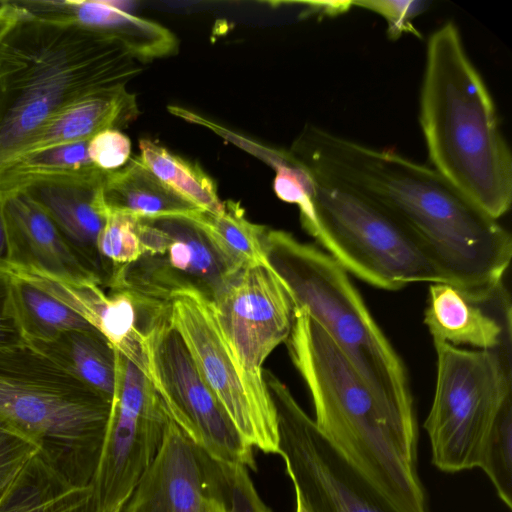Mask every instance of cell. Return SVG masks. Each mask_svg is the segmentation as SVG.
<instances>
[{
  "label": "cell",
  "mask_w": 512,
  "mask_h": 512,
  "mask_svg": "<svg viewBox=\"0 0 512 512\" xmlns=\"http://www.w3.org/2000/svg\"><path fill=\"white\" fill-rule=\"evenodd\" d=\"M292 159L308 172L352 188L394 218L449 283L502 280L512 256L509 231L434 168L309 125Z\"/></svg>",
  "instance_id": "1"
},
{
  "label": "cell",
  "mask_w": 512,
  "mask_h": 512,
  "mask_svg": "<svg viewBox=\"0 0 512 512\" xmlns=\"http://www.w3.org/2000/svg\"><path fill=\"white\" fill-rule=\"evenodd\" d=\"M285 343L327 443L396 512H430L418 473L419 432L402 425L376 400L307 312L295 311Z\"/></svg>",
  "instance_id": "2"
},
{
  "label": "cell",
  "mask_w": 512,
  "mask_h": 512,
  "mask_svg": "<svg viewBox=\"0 0 512 512\" xmlns=\"http://www.w3.org/2000/svg\"><path fill=\"white\" fill-rule=\"evenodd\" d=\"M23 11L0 38V171L61 110L142 72L119 41Z\"/></svg>",
  "instance_id": "3"
},
{
  "label": "cell",
  "mask_w": 512,
  "mask_h": 512,
  "mask_svg": "<svg viewBox=\"0 0 512 512\" xmlns=\"http://www.w3.org/2000/svg\"><path fill=\"white\" fill-rule=\"evenodd\" d=\"M419 121L434 169L492 218L506 214L512 202L510 148L452 22L428 39Z\"/></svg>",
  "instance_id": "4"
},
{
  "label": "cell",
  "mask_w": 512,
  "mask_h": 512,
  "mask_svg": "<svg viewBox=\"0 0 512 512\" xmlns=\"http://www.w3.org/2000/svg\"><path fill=\"white\" fill-rule=\"evenodd\" d=\"M263 247L295 310L307 312L326 331L397 421L418 431L406 367L346 270L328 253L286 231L267 228Z\"/></svg>",
  "instance_id": "5"
},
{
  "label": "cell",
  "mask_w": 512,
  "mask_h": 512,
  "mask_svg": "<svg viewBox=\"0 0 512 512\" xmlns=\"http://www.w3.org/2000/svg\"><path fill=\"white\" fill-rule=\"evenodd\" d=\"M111 403L30 344L0 348V421L72 485L93 481Z\"/></svg>",
  "instance_id": "6"
},
{
  "label": "cell",
  "mask_w": 512,
  "mask_h": 512,
  "mask_svg": "<svg viewBox=\"0 0 512 512\" xmlns=\"http://www.w3.org/2000/svg\"><path fill=\"white\" fill-rule=\"evenodd\" d=\"M310 174L312 215L301 224L347 273L389 291L418 282L449 283L414 238L380 206L342 183Z\"/></svg>",
  "instance_id": "7"
},
{
  "label": "cell",
  "mask_w": 512,
  "mask_h": 512,
  "mask_svg": "<svg viewBox=\"0 0 512 512\" xmlns=\"http://www.w3.org/2000/svg\"><path fill=\"white\" fill-rule=\"evenodd\" d=\"M433 343L435 392L423 425L432 463L446 473L478 468L486 439L512 400V352Z\"/></svg>",
  "instance_id": "8"
},
{
  "label": "cell",
  "mask_w": 512,
  "mask_h": 512,
  "mask_svg": "<svg viewBox=\"0 0 512 512\" xmlns=\"http://www.w3.org/2000/svg\"><path fill=\"white\" fill-rule=\"evenodd\" d=\"M141 346L142 371L172 422L211 458L255 470L253 448L202 378L180 335L170 325L169 312L143 333Z\"/></svg>",
  "instance_id": "9"
},
{
  "label": "cell",
  "mask_w": 512,
  "mask_h": 512,
  "mask_svg": "<svg viewBox=\"0 0 512 512\" xmlns=\"http://www.w3.org/2000/svg\"><path fill=\"white\" fill-rule=\"evenodd\" d=\"M169 322L243 440L264 453L278 454L277 418L269 391L253 384L238 365L214 304L197 290L180 291L171 299Z\"/></svg>",
  "instance_id": "10"
},
{
  "label": "cell",
  "mask_w": 512,
  "mask_h": 512,
  "mask_svg": "<svg viewBox=\"0 0 512 512\" xmlns=\"http://www.w3.org/2000/svg\"><path fill=\"white\" fill-rule=\"evenodd\" d=\"M278 426V454L309 512H396L323 438L288 387L263 370Z\"/></svg>",
  "instance_id": "11"
},
{
  "label": "cell",
  "mask_w": 512,
  "mask_h": 512,
  "mask_svg": "<svg viewBox=\"0 0 512 512\" xmlns=\"http://www.w3.org/2000/svg\"><path fill=\"white\" fill-rule=\"evenodd\" d=\"M117 386L91 483L101 512H121L162 445L169 416L148 377L116 349Z\"/></svg>",
  "instance_id": "12"
},
{
  "label": "cell",
  "mask_w": 512,
  "mask_h": 512,
  "mask_svg": "<svg viewBox=\"0 0 512 512\" xmlns=\"http://www.w3.org/2000/svg\"><path fill=\"white\" fill-rule=\"evenodd\" d=\"M231 351L250 381L266 388L262 365L286 342L295 320V306L286 287L269 267L241 270L213 303Z\"/></svg>",
  "instance_id": "13"
},
{
  "label": "cell",
  "mask_w": 512,
  "mask_h": 512,
  "mask_svg": "<svg viewBox=\"0 0 512 512\" xmlns=\"http://www.w3.org/2000/svg\"><path fill=\"white\" fill-rule=\"evenodd\" d=\"M153 220L169 236L163 255H142L132 265V278L145 293L170 302L180 291L194 289L214 303L237 273L206 233L187 217Z\"/></svg>",
  "instance_id": "14"
},
{
  "label": "cell",
  "mask_w": 512,
  "mask_h": 512,
  "mask_svg": "<svg viewBox=\"0 0 512 512\" xmlns=\"http://www.w3.org/2000/svg\"><path fill=\"white\" fill-rule=\"evenodd\" d=\"M424 323L433 341L512 352V304L503 279L480 285L430 284Z\"/></svg>",
  "instance_id": "15"
},
{
  "label": "cell",
  "mask_w": 512,
  "mask_h": 512,
  "mask_svg": "<svg viewBox=\"0 0 512 512\" xmlns=\"http://www.w3.org/2000/svg\"><path fill=\"white\" fill-rule=\"evenodd\" d=\"M105 173L37 180L20 187L48 215L78 261L102 288L109 287L115 273L97 247L108 216L103 199Z\"/></svg>",
  "instance_id": "16"
},
{
  "label": "cell",
  "mask_w": 512,
  "mask_h": 512,
  "mask_svg": "<svg viewBox=\"0 0 512 512\" xmlns=\"http://www.w3.org/2000/svg\"><path fill=\"white\" fill-rule=\"evenodd\" d=\"M1 193L12 274H38L98 284L52 220L23 189Z\"/></svg>",
  "instance_id": "17"
},
{
  "label": "cell",
  "mask_w": 512,
  "mask_h": 512,
  "mask_svg": "<svg viewBox=\"0 0 512 512\" xmlns=\"http://www.w3.org/2000/svg\"><path fill=\"white\" fill-rule=\"evenodd\" d=\"M201 449L169 419L155 459L121 512H203Z\"/></svg>",
  "instance_id": "18"
},
{
  "label": "cell",
  "mask_w": 512,
  "mask_h": 512,
  "mask_svg": "<svg viewBox=\"0 0 512 512\" xmlns=\"http://www.w3.org/2000/svg\"><path fill=\"white\" fill-rule=\"evenodd\" d=\"M28 14L74 24L107 35L122 43L135 59L151 61L174 54L175 35L153 21L134 16L124 2L106 0H18Z\"/></svg>",
  "instance_id": "19"
},
{
  "label": "cell",
  "mask_w": 512,
  "mask_h": 512,
  "mask_svg": "<svg viewBox=\"0 0 512 512\" xmlns=\"http://www.w3.org/2000/svg\"><path fill=\"white\" fill-rule=\"evenodd\" d=\"M138 115L136 97L127 91L126 86L89 95L52 117L35 134L21 155L90 140L101 131L126 127Z\"/></svg>",
  "instance_id": "20"
},
{
  "label": "cell",
  "mask_w": 512,
  "mask_h": 512,
  "mask_svg": "<svg viewBox=\"0 0 512 512\" xmlns=\"http://www.w3.org/2000/svg\"><path fill=\"white\" fill-rule=\"evenodd\" d=\"M103 199L108 213L137 219L192 218L201 211L159 180L139 156L105 173Z\"/></svg>",
  "instance_id": "21"
},
{
  "label": "cell",
  "mask_w": 512,
  "mask_h": 512,
  "mask_svg": "<svg viewBox=\"0 0 512 512\" xmlns=\"http://www.w3.org/2000/svg\"><path fill=\"white\" fill-rule=\"evenodd\" d=\"M0 512H101L91 486H75L38 454L0 500Z\"/></svg>",
  "instance_id": "22"
},
{
  "label": "cell",
  "mask_w": 512,
  "mask_h": 512,
  "mask_svg": "<svg viewBox=\"0 0 512 512\" xmlns=\"http://www.w3.org/2000/svg\"><path fill=\"white\" fill-rule=\"evenodd\" d=\"M30 345L112 402L117 386L116 348L98 330L66 331Z\"/></svg>",
  "instance_id": "23"
},
{
  "label": "cell",
  "mask_w": 512,
  "mask_h": 512,
  "mask_svg": "<svg viewBox=\"0 0 512 512\" xmlns=\"http://www.w3.org/2000/svg\"><path fill=\"white\" fill-rule=\"evenodd\" d=\"M206 233L218 252L236 271L268 265L263 247L267 227L250 222L238 202H224V211L201 210L190 218Z\"/></svg>",
  "instance_id": "24"
},
{
  "label": "cell",
  "mask_w": 512,
  "mask_h": 512,
  "mask_svg": "<svg viewBox=\"0 0 512 512\" xmlns=\"http://www.w3.org/2000/svg\"><path fill=\"white\" fill-rule=\"evenodd\" d=\"M17 316L28 343L46 342L63 332L94 327L70 307L28 279L13 274Z\"/></svg>",
  "instance_id": "25"
},
{
  "label": "cell",
  "mask_w": 512,
  "mask_h": 512,
  "mask_svg": "<svg viewBox=\"0 0 512 512\" xmlns=\"http://www.w3.org/2000/svg\"><path fill=\"white\" fill-rule=\"evenodd\" d=\"M139 148L142 162L176 194L201 210L214 214L224 211L214 180L197 164L149 139L140 140Z\"/></svg>",
  "instance_id": "26"
},
{
  "label": "cell",
  "mask_w": 512,
  "mask_h": 512,
  "mask_svg": "<svg viewBox=\"0 0 512 512\" xmlns=\"http://www.w3.org/2000/svg\"><path fill=\"white\" fill-rule=\"evenodd\" d=\"M88 142L57 145L21 155L0 171V192L37 180L86 176L101 171L89 158Z\"/></svg>",
  "instance_id": "27"
},
{
  "label": "cell",
  "mask_w": 512,
  "mask_h": 512,
  "mask_svg": "<svg viewBox=\"0 0 512 512\" xmlns=\"http://www.w3.org/2000/svg\"><path fill=\"white\" fill-rule=\"evenodd\" d=\"M205 495L219 500L228 512H271L258 496L247 468L211 458L201 449Z\"/></svg>",
  "instance_id": "28"
},
{
  "label": "cell",
  "mask_w": 512,
  "mask_h": 512,
  "mask_svg": "<svg viewBox=\"0 0 512 512\" xmlns=\"http://www.w3.org/2000/svg\"><path fill=\"white\" fill-rule=\"evenodd\" d=\"M499 499L512 508V400L499 413L484 444L479 467Z\"/></svg>",
  "instance_id": "29"
},
{
  "label": "cell",
  "mask_w": 512,
  "mask_h": 512,
  "mask_svg": "<svg viewBox=\"0 0 512 512\" xmlns=\"http://www.w3.org/2000/svg\"><path fill=\"white\" fill-rule=\"evenodd\" d=\"M137 218L120 213H108L99 234L97 247L101 257L111 264L115 271L137 261L141 247L136 234Z\"/></svg>",
  "instance_id": "30"
},
{
  "label": "cell",
  "mask_w": 512,
  "mask_h": 512,
  "mask_svg": "<svg viewBox=\"0 0 512 512\" xmlns=\"http://www.w3.org/2000/svg\"><path fill=\"white\" fill-rule=\"evenodd\" d=\"M273 164L276 170L273 189L277 197L296 204L300 221H306L312 215L314 182L311 174L295 162L288 152H276Z\"/></svg>",
  "instance_id": "31"
},
{
  "label": "cell",
  "mask_w": 512,
  "mask_h": 512,
  "mask_svg": "<svg viewBox=\"0 0 512 512\" xmlns=\"http://www.w3.org/2000/svg\"><path fill=\"white\" fill-rule=\"evenodd\" d=\"M38 452L36 443L0 421V500Z\"/></svg>",
  "instance_id": "32"
},
{
  "label": "cell",
  "mask_w": 512,
  "mask_h": 512,
  "mask_svg": "<svg viewBox=\"0 0 512 512\" xmlns=\"http://www.w3.org/2000/svg\"><path fill=\"white\" fill-rule=\"evenodd\" d=\"M352 5L371 10L381 15L387 22V34L391 40H397L403 34H412L421 38L413 25V19L430 5L422 0H365L352 1Z\"/></svg>",
  "instance_id": "33"
},
{
  "label": "cell",
  "mask_w": 512,
  "mask_h": 512,
  "mask_svg": "<svg viewBox=\"0 0 512 512\" xmlns=\"http://www.w3.org/2000/svg\"><path fill=\"white\" fill-rule=\"evenodd\" d=\"M96 168L111 172L122 168L131 158V141L117 129H107L93 136L87 147Z\"/></svg>",
  "instance_id": "34"
},
{
  "label": "cell",
  "mask_w": 512,
  "mask_h": 512,
  "mask_svg": "<svg viewBox=\"0 0 512 512\" xmlns=\"http://www.w3.org/2000/svg\"><path fill=\"white\" fill-rule=\"evenodd\" d=\"M29 345L14 301L13 274L0 270V348Z\"/></svg>",
  "instance_id": "35"
},
{
  "label": "cell",
  "mask_w": 512,
  "mask_h": 512,
  "mask_svg": "<svg viewBox=\"0 0 512 512\" xmlns=\"http://www.w3.org/2000/svg\"><path fill=\"white\" fill-rule=\"evenodd\" d=\"M24 11L13 1L0 3V38L23 15Z\"/></svg>",
  "instance_id": "36"
},
{
  "label": "cell",
  "mask_w": 512,
  "mask_h": 512,
  "mask_svg": "<svg viewBox=\"0 0 512 512\" xmlns=\"http://www.w3.org/2000/svg\"><path fill=\"white\" fill-rule=\"evenodd\" d=\"M0 270L5 272H11V265L9 262V248L6 226L3 215V199L2 193L0 192Z\"/></svg>",
  "instance_id": "37"
},
{
  "label": "cell",
  "mask_w": 512,
  "mask_h": 512,
  "mask_svg": "<svg viewBox=\"0 0 512 512\" xmlns=\"http://www.w3.org/2000/svg\"><path fill=\"white\" fill-rule=\"evenodd\" d=\"M203 512H228V510L219 500L205 495Z\"/></svg>",
  "instance_id": "38"
},
{
  "label": "cell",
  "mask_w": 512,
  "mask_h": 512,
  "mask_svg": "<svg viewBox=\"0 0 512 512\" xmlns=\"http://www.w3.org/2000/svg\"><path fill=\"white\" fill-rule=\"evenodd\" d=\"M296 512H309L299 498L296 497Z\"/></svg>",
  "instance_id": "39"
}]
</instances>
